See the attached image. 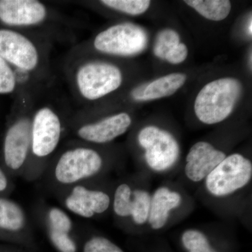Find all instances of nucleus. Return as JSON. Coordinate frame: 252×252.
<instances>
[{"mask_svg": "<svg viewBox=\"0 0 252 252\" xmlns=\"http://www.w3.org/2000/svg\"><path fill=\"white\" fill-rule=\"evenodd\" d=\"M52 43L27 32L0 28V57L12 68L19 91L48 89L52 81L50 64Z\"/></svg>", "mask_w": 252, "mask_h": 252, "instance_id": "obj_1", "label": "nucleus"}, {"mask_svg": "<svg viewBox=\"0 0 252 252\" xmlns=\"http://www.w3.org/2000/svg\"><path fill=\"white\" fill-rule=\"evenodd\" d=\"M64 72L73 96L81 103H91L119 90L124 81L121 68L103 60L71 51Z\"/></svg>", "mask_w": 252, "mask_h": 252, "instance_id": "obj_2", "label": "nucleus"}, {"mask_svg": "<svg viewBox=\"0 0 252 252\" xmlns=\"http://www.w3.org/2000/svg\"><path fill=\"white\" fill-rule=\"evenodd\" d=\"M0 23L52 42L70 38L72 26L58 10L38 0H0Z\"/></svg>", "mask_w": 252, "mask_h": 252, "instance_id": "obj_3", "label": "nucleus"}, {"mask_svg": "<svg viewBox=\"0 0 252 252\" xmlns=\"http://www.w3.org/2000/svg\"><path fill=\"white\" fill-rule=\"evenodd\" d=\"M47 89L38 94L32 114L31 153L39 158L54 153L64 127L62 111L65 108L54 98L46 97Z\"/></svg>", "mask_w": 252, "mask_h": 252, "instance_id": "obj_4", "label": "nucleus"}, {"mask_svg": "<svg viewBox=\"0 0 252 252\" xmlns=\"http://www.w3.org/2000/svg\"><path fill=\"white\" fill-rule=\"evenodd\" d=\"M41 91L20 90L14 107V119L8 127L4 141L6 166L17 170L24 165L31 152L32 114Z\"/></svg>", "mask_w": 252, "mask_h": 252, "instance_id": "obj_5", "label": "nucleus"}, {"mask_svg": "<svg viewBox=\"0 0 252 252\" xmlns=\"http://www.w3.org/2000/svg\"><path fill=\"white\" fill-rule=\"evenodd\" d=\"M242 92L243 85L234 78L211 81L204 86L195 98V115L208 125L223 122L233 112Z\"/></svg>", "mask_w": 252, "mask_h": 252, "instance_id": "obj_6", "label": "nucleus"}, {"mask_svg": "<svg viewBox=\"0 0 252 252\" xmlns=\"http://www.w3.org/2000/svg\"><path fill=\"white\" fill-rule=\"evenodd\" d=\"M91 43V49L98 54L131 57L141 54L148 44L143 28L132 23L112 25L99 32Z\"/></svg>", "mask_w": 252, "mask_h": 252, "instance_id": "obj_7", "label": "nucleus"}, {"mask_svg": "<svg viewBox=\"0 0 252 252\" xmlns=\"http://www.w3.org/2000/svg\"><path fill=\"white\" fill-rule=\"evenodd\" d=\"M252 175L251 161L241 154H232L207 176V189L215 196H225L248 185Z\"/></svg>", "mask_w": 252, "mask_h": 252, "instance_id": "obj_8", "label": "nucleus"}, {"mask_svg": "<svg viewBox=\"0 0 252 252\" xmlns=\"http://www.w3.org/2000/svg\"><path fill=\"white\" fill-rule=\"evenodd\" d=\"M102 166L98 152L88 147H74L61 154L55 167V176L61 183L70 185L95 175Z\"/></svg>", "mask_w": 252, "mask_h": 252, "instance_id": "obj_9", "label": "nucleus"}, {"mask_svg": "<svg viewBox=\"0 0 252 252\" xmlns=\"http://www.w3.org/2000/svg\"><path fill=\"white\" fill-rule=\"evenodd\" d=\"M138 142L145 149L147 164L156 171L171 167L178 158L180 147L175 137L156 126H147L140 131Z\"/></svg>", "mask_w": 252, "mask_h": 252, "instance_id": "obj_10", "label": "nucleus"}, {"mask_svg": "<svg viewBox=\"0 0 252 252\" xmlns=\"http://www.w3.org/2000/svg\"><path fill=\"white\" fill-rule=\"evenodd\" d=\"M132 124L126 112L117 113L94 122H85L78 125L76 134L79 139L91 143L104 144L124 135Z\"/></svg>", "mask_w": 252, "mask_h": 252, "instance_id": "obj_11", "label": "nucleus"}, {"mask_svg": "<svg viewBox=\"0 0 252 252\" xmlns=\"http://www.w3.org/2000/svg\"><path fill=\"white\" fill-rule=\"evenodd\" d=\"M225 157L223 152L217 150L208 142H197L187 155L186 175L193 182H200L206 178Z\"/></svg>", "mask_w": 252, "mask_h": 252, "instance_id": "obj_12", "label": "nucleus"}, {"mask_svg": "<svg viewBox=\"0 0 252 252\" xmlns=\"http://www.w3.org/2000/svg\"><path fill=\"white\" fill-rule=\"evenodd\" d=\"M68 210L78 216L91 218L108 209L110 198L99 190H89L82 186L74 187L65 200Z\"/></svg>", "mask_w": 252, "mask_h": 252, "instance_id": "obj_13", "label": "nucleus"}, {"mask_svg": "<svg viewBox=\"0 0 252 252\" xmlns=\"http://www.w3.org/2000/svg\"><path fill=\"white\" fill-rule=\"evenodd\" d=\"M181 200L182 198L177 192L170 191L165 187L157 189L153 198H151L148 217L152 228L157 230L162 228L166 223L170 210L178 207Z\"/></svg>", "mask_w": 252, "mask_h": 252, "instance_id": "obj_14", "label": "nucleus"}, {"mask_svg": "<svg viewBox=\"0 0 252 252\" xmlns=\"http://www.w3.org/2000/svg\"><path fill=\"white\" fill-rule=\"evenodd\" d=\"M187 79L185 74L174 73L144 84L143 93L139 101L154 100L172 95L184 86Z\"/></svg>", "mask_w": 252, "mask_h": 252, "instance_id": "obj_15", "label": "nucleus"}, {"mask_svg": "<svg viewBox=\"0 0 252 252\" xmlns=\"http://www.w3.org/2000/svg\"><path fill=\"white\" fill-rule=\"evenodd\" d=\"M185 3L210 21H223L231 11L228 0H187Z\"/></svg>", "mask_w": 252, "mask_h": 252, "instance_id": "obj_16", "label": "nucleus"}, {"mask_svg": "<svg viewBox=\"0 0 252 252\" xmlns=\"http://www.w3.org/2000/svg\"><path fill=\"white\" fill-rule=\"evenodd\" d=\"M26 217L21 207L11 200L0 199V228L18 231L22 229Z\"/></svg>", "mask_w": 252, "mask_h": 252, "instance_id": "obj_17", "label": "nucleus"}, {"mask_svg": "<svg viewBox=\"0 0 252 252\" xmlns=\"http://www.w3.org/2000/svg\"><path fill=\"white\" fill-rule=\"evenodd\" d=\"M99 2L108 9L130 16L144 14L151 4L148 0H102Z\"/></svg>", "mask_w": 252, "mask_h": 252, "instance_id": "obj_18", "label": "nucleus"}, {"mask_svg": "<svg viewBox=\"0 0 252 252\" xmlns=\"http://www.w3.org/2000/svg\"><path fill=\"white\" fill-rule=\"evenodd\" d=\"M130 215L137 224H143L148 220L151 197L145 190H135L132 193Z\"/></svg>", "mask_w": 252, "mask_h": 252, "instance_id": "obj_19", "label": "nucleus"}, {"mask_svg": "<svg viewBox=\"0 0 252 252\" xmlns=\"http://www.w3.org/2000/svg\"><path fill=\"white\" fill-rule=\"evenodd\" d=\"M179 44H180V37L177 32L173 30H164L158 34L154 46V54L159 59L165 60L167 54Z\"/></svg>", "mask_w": 252, "mask_h": 252, "instance_id": "obj_20", "label": "nucleus"}, {"mask_svg": "<svg viewBox=\"0 0 252 252\" xmlns=\"http://www.w3.org/2000/svg\"><path fill=\"white\" fill-rule=\"evenodd\" d=\"M182 243L189 252H217L210 247L208 240L201 232L188 230L182 235Z\"/></svg>", "mask_w": 252, "mask_h": 252, "instance_id": "obj_21", "label": "nucleus"}, {"mask_svg": "<svg viewBox=\"0 0 252 252\" xmlns=\"http://www.w3.org/2000/svg\"><path fill=\"white\" fill-rule=\"evenodd\" d=\"M18 91L19 86L12 68L0 57V94H18Z\"/></svg>", "mask_w": 252, "mask_h": 252, "instance_id": "obj_22", "label": "nucleus"}, {"mask_svg": "<svg viewBox=\"0 0 252 252\" xmlns=\"http://www.w3.org/2000/svg\"><path fill=\"white\" fill-rule=\"evenodd\" d=\"M131 199L132 191L130 187L126 184L119 186L116 190L114 200V210L118 216H130Z\"/></svg>", "mask_w": 252, "mask_h": 252, "instance_id": "obj_23", "label": "nucleus"}, {"mask_svg": "<svg viewBox=\"0 0 252 252\" xmlns=\"http://www.w3.org/2000/svg\"><path fill=\"white\" fill-rule=\"evenodd\" d=\"M50 230L69 233L72 229V220L64 211L53 208L49 213Z\"/></svg>", "mask_w": 252, "mask_h": 252, "instance_id": "obj_24", "label": "nucleus"}, {"mask_svg": "<svg viewBox=\"0 0 252 252\" xmlns=\"http://www.w3.org/2000/svg\"><path fill=\"white\" fill-rule=\"evenodd\" d=\"M84 252H124L115 244L102 237H94L84 245Z\"/></svg>", "mask_w": 252, "mask_h": 252, "instance_id": "obj_25", "label": "nucleus"}, {"mask_svg": "<svg viewBox=\"0 0 252 252\" xmlns=\"http://www.w3.org/2000/svg\"><path fill=\"white\" fill-rule=\"evenodd\" d=\"M50 238L58 250L61 252H76L75 243L69 237V233L50 230Z\"/></svg>", "mask_w": 252, "mask_h": 252, "instance_id": "obj_26", "label": "nucleus"}, {"mask_svg": "<svg viewBox=\"0 0 252 252\" xmlns=\"http://www.w3.org/2000/svg\"><path fill=\"white\" fill-rule=\"evenodd\" d=\"M188 56V49L183 43H180L171 50L165 56V61L171 64H180L187 59Z\"/></svg>", "mask_w": 252, "mask_h": 252, "instance_id": "obj_27", "label": "nucleus"}, {"mask_svg": "<svg viewBox=\"0 0 252 252\" xmlns=\"http://www.w3.org/2000/svg\"><path fill=\"white\" fill-rule=\"evenodd\" d=\"M7 179L2 170L0 169V191H2L7 187Z\"/></svg>", "mask_w": 252, "mask_h": 252, "instance_id": "obj_28", "label": "nucleus"}, {"mask_svg": "<svg viewBox=\"0 0 252 252\" xmlns=\"http://www.w3.org/2000/svg\"><path fill=\"white\" fill-rule=\"evenodd\" d=\"M252 18H250V24H249V26H248V31H249V33H250V35L252 36Z\"/></svg>", "mask_w": 252, "mask_h": 252, "instance_id": "obj_29", "label": "nucleus"}]
</instances>
